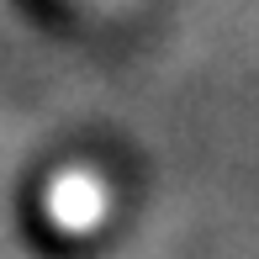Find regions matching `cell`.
Listing matches in <instances>:
<instances>
[{"instance_id": "6da1fadb", "label": "cell", "mask_w": 259, "mask_h": 259, "mask_svg": "<svg viewBox=\"0 0 259 259\" xmlns=\"http://www.w3.org/2000/svg\"><path fill=\"white\" fill-rule=\"evenodd\" d=\"M42 206H48V222L58 233H96L101 222L111 217V185H106L96 169L74 164V169H58L48 180Z\"/></svg>"}]
</instances>
